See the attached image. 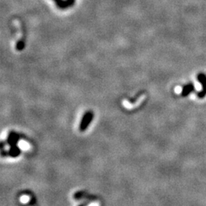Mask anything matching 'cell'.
I'll use <instances>...</instances> for the list:
<instances>
[{
  "label": "cell",
  "instance_id": "1",
  "mask_svg": "<svg viewBox=\"0 0 206 206\" xmlns=\"http://www.w3.org/2000/svg\"><path fill=\"white\" fill-rule=\"evenodd\" d=\"M93 118V112H87L83 116V119H82L81 124H80V130L81 131H84L85 129L87 128V127L89 125L90 122H92Z\"/></svg>",
  "mask_w": 206,
  "mask_h": 206
},
{
  "label": "cell",
  "instance_id": "2",
  "mask_svg": "<svg viewBox=\"0 0 206 206\" xmlns=\"http://www.w3.org/2000/svg\"><path fill=\"white\" fill-rule=\"evenodd\" d=\"M53 1L55 3L56 6L60 9H63V10H64V9L70 8L67 0H53Z\"/></svg>",
  "mask_w": 206,
  "mask_h": 206
},
{
  "label": "cell",
  "instance_id": "3",
  "mask_svg": "<svg viewBox=\"0 0 206 206\" xmlns=\"http://www.w3.org/2000/svg\"><path fill=\"white\" fill-rule=\"evenodd\" d=\"M18 146H19V147L22 150H25V151L28 150H30L31 148L30 144H28L27 141H24V140H20V141H19V143H18Z\"/></svg>",
  "mask_w": 206,
  "mask_h": 206
},
{
  "label": "cell",
  "instance_id": "4",
  "mask_svg": "<svg viewBox=\"0 0 206 206\" xmlns=\"http://www.w3.org/2000/svg\"><path fill=\"white\" fill-rule=\"evenodd\" d=\"M16 50L17 51H22V50L24 49V47H25V42H24L23 41H18L17 44H16Z\"/></svg>",
  "mask_w": 206,
  "mask_h": 206
},
{
  "label": "cell",
  "instance_id": "5",
  "mask_svg": "<svg viewBox=\"0 0 206 206\" xmlns=\"http://www.w3.org/2000/svg\"><path fill=\"white\" fill-rule=\"evenodd\" d=\"M30 201V197L27 195H24V196H21L20 198V202L23 204H26L28 203V202Z\"/></svg>",
  "mask_w": 206,
  "mask_h": 206
},
{
  "label": "cell",
  "instance_id": "6",
  "mask_svg": "<svg viewBox=\"0 0 206 206\" xmlns=\"http://www.w3.org/2000/svg\"><path fill=\"white\" fill-rule=\"evenodd\" d=\"M67 3H68L69 6H70V7H71V6H74L76 0H67Z\"/></svg>",
  "mask_w": 206,
  "mask_h": 206
},
{
  "label": "cell",
  "instance_id": "7",
  "mask_svg": "<svg viewBox=\"0 0 206 206\" xmlns=\"http://www.w3.org/2000/svg\"><path fill=\"white\" fill-rule=\"evenodd\" d=\"M7 137V132H6V131H2V135H1V138H2V140H4L6 139V138Z\"/></svg>",
  "mask_w": 206,
  "mask_h": 206
},
{
  "label": "cell",
  "instance_id": "8",
  "mask_svg": "<svg viewBox=\"0 0 206 206\" xmlns=\"http://www.w3.org/2000/svg\"><path fill=\"white\" fill-rule=\"evenodd\" d=\"M88 206H99V204L97 202H93V203H90Z\"/></svg>",
  "mask_w": 206,
  "mask_h": 206
}]
</instances>
